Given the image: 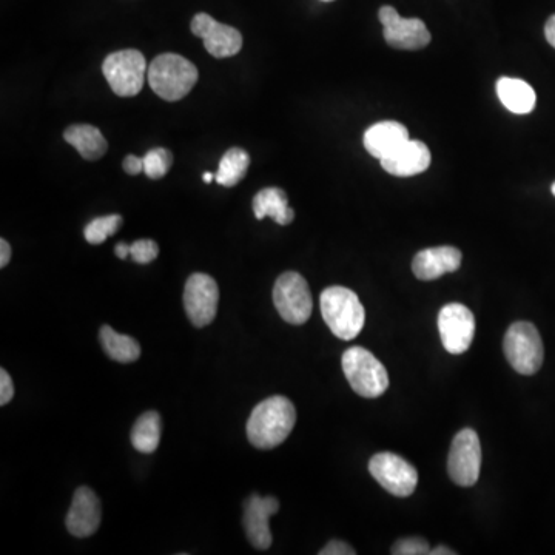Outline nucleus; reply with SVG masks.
<instances>
[{"label":"nucleus","instance_id":"nucleus-1","mask_svg":"<svg viewBox=\"0 0 555 555\" xmlns=\"http://www.w3.org/2000/svg\"><path fill=\"white\" fill-rule=\"evenodd\" d=\"M296 411L289 398L275 395L261 401L247 421V438L255 448L269 451L292 434Z\"/></svg>","mask_w":555,"mask_h":555},{"label":"nucleus","instance_id":"nucleus-2","mask_svg":"<svg viewBox=\"0 0 555 555\" xmlns=\"http://www.w3.org/2000/svg\"><path fill=\"white\" fill-rule=\"evenodd\" d=\"M321 313L335 337L350 341L360 335L366 321L363 304L354 290L347 287H327L320 298Z\"/></svg>","mask_w":555,"mask_h":555},{"label":"nucleus","instance_id":"nucleus-3","mask_svg":"<svg viewBox=\"0 0 555 555\" xmlns=\"http://www.w3.org/2000/svg\"><path fill=\"white\" fill-rule=\"evenodd\" d=\"M195 64L175 53L159 54L148 65V84L159 98L175 102L185 98L198 82Z\"/></svg>","mask_w":555,"mask_h":555},{"label":"nucleus","instance_id":"nucleus-4","mask_svg":"<svg viewBox=\"0 0 555 555\" xmlns=\"http://www.w3.org/2000/svg\"><path fill=\"white\" fill-rule=\"evenodd\" d=\"M343 370L350 387L364 398H378L389 387L386 367L364 347H350L343 355Z\"/></svg>","mask_w":555,"mask_h":555},{"label":"nucleus","instance_id":"nucleus-5","mask_svg":"<svg viewBox=\"0 0 555 555\" xmlns=\"http://www.w3.org/2000/svg\"><path fill=\"white\" fill-rule=\"evenodd\" d=\"M506 358L518 374L534 375L545 358L542 337L534 324L518 321L509 327L503 341Z\"/></svg>","mask_w":555,"mask_h":555},{"label":"nucleus","instance_id":"nucleus-6","mask_svg":"<svg viewBox=\"0 0 555 555\" xmlns=\"http://www.w3.org/2000/svg\"><path fill=\"white\" fill-rule=\"evenodd\" d=\"M102 73L115 95L132 98L144 87L148 67L141 51L121 50L105 58Z\"/></svg>","mask_w":555,"mask_h":555},{"label":"nucleus","instance_id":"nucleus-7","mask_svg":"<svg viewBox=\"0 0 555 555\" xmlns=\"http://www.w3.org/2000/svg\"><path fill=\"white\" fill-rule=\"evenodd\" d=\"M273 303L281 318L293 326H301L312 315V293L300 273L286 272L276 280Z\"/></svg>","mask_w":555,"mask_h":555},{"label":"nucleus","instance_id":"nucleus-8","mask_svg":"<svg viewBox=\"0 0 555 555\" xmlns=\"http://www.w3.org/2000/svg\"><path fill=\"white\" fill-rule=\"evenodd\" d=\"M369 472L389 494L395 497H409L417 488V469L409 461L392 452H380L370 458Z\"/></svg>","mask_w":555,"mask_h":555},{"label":"nucleus","instance_id":"nucleus-9","mask_svg":"<svg viewBox=\"0 0 555 555\" xmlns=\"http://www.w3.org/2000/svg\"><path fill=\"white\" fill-rule=\"evenodd\" d=\"M481 444L477 432L463 429L455 435L448 458V472L455 485L471 488L480 477Z\"/></svg>","mask_w":555,"mask_h":555},{"label":"nucleus","instance_id":"nucleus-10","mask_svg":"<svg viewBox=\"0 0 555 555\" xmlns=\"http://www.w3.org/2000/svg\"><path fill=\"white\" fill-rule=\"evenodd\" d=\"M380 22L387 45L397 50H421L431 44V33L421 19H404L394 7L381 8Z\"/></svg>","mask_w":555,"mask_h":555},{"label":"nucleus","instance_id":"nucleus-11","mask_svg":"<svg viewBox=\"0 0 555 555\" xmlns=\"http://www.w3.org/2000/svg\"><path fill=\"white\" fill-rule=\"evenodd\" d=\"M438 330L449 354H465L474 341V313L460 303L446 304L438 313Z\"/></svg>","mask_w":555,"mask_h":555},{"label":"nucleus","instance_id":"nucleus-12","mask_svg":"<svg viewBox=\"0 0 555 555\" xmlns=\"http://www.w3.org/2000/svg\"><path fill=\"white\" fill-rule=\"evenodd\" d=\"M219 289L212 276L193 273L184 289V307L187 317L196 327H206L218 312Z\"/></svg>","mask_w":555,"mask_h":555},{"label":"nucleus","instance_id":"nucleus-13","mask_svg":"<svg viewBox=\"0 0 555 555\" xmlns=\"http://www.w3.org/2000/svg\"><path fill=\"white\" fill-rule=\"evenodd\" d=\"M190 28L195 36L201 37L213 58H232L243 48V34L230 25L215 21L207 13L196 14Z\"/></svg>","mask_w":555,"mask_h":555},{"label":"nucleus","instance_id":"nucleus-14","mask_svg":"<svg viewBox=\"0 0 555 555\" xmlns=\"http://www.w3.org/2000/svg\"><path fill=\"white\" fill-rule=\"evenodd\" d=\"M280 511V502L275 497L252 494L244 503L243 525L247 539L253 548L266 551L272 546L269 520Z\"/></svg>","mask_w":555,"mask_h":555},{"label":"nucleus","instance_id":"nucleus-15","mask_svg":"<svg viewBox=\"0 0 555 555\" xmlns=\"http://www.w3.org/2000/svg\"><path fill=\"white\" fill-rule=\"evenodd\" d=\"M102 508L99 497L93 489L81 486L76 489L70 511L65 518L68 532L74 537L85 539L95 534L101 526Z\"/></svg>","mask_w":555,"mask_h":555},{"label":"nucleus","instance_id":"nucleus-16","mask_svg":"<svg viewBox=\"0 0 555 555\" xmlns=\"http://www.w3.org/2000/svg\"><path fill=\"white\" fill-rule=\"evenodd\" d=\"M431 165V152L428 145L417 139H409L392 155L381 159V167L392 176L409 178L426 172Z\"/></svg>","mask_w":555,"mask_h":555},{"label":"nucleus","instance_id":"nucleus-17","mask_svg":"<svg viewBox=\"0 0 555 555\" xmlns=\"http://www.w3.org/2000/svg\"><path fill=\"white\" fill-rule=\"evenodd\" d=\"M461 252L455 247L441 246L434 249H424L415 255L412 261V272L421 281H434L446 275L457 272L461 266Z\"/></svg>","mask_w":555,"mask_h":555},{"label":"nucleus","instance_id":"nucleus-18","mask_svg":"<svg viewBox=\"0 0 555 555\" xmlns=\"http://www.w3.org/2000/svg\"><path fill=\"white\" fill-rule=\"evenodd\" d=\"M409 132L400 122L384 121L367 128L364 133L363 144L367 152L377 159H384L392 155L395 150L409 141Z\"/></svg>","mask_w":555,"mask_h":555},{"label":"nucleus","instance_id":"nucleus-19","mask_svg":"<svg viewBox=\"0 0 555 555\" xmlns=\"http://www.w3.org/2000/svg\"><path fill=\"white\" fill-rule=\"evenodd\" d=\"M256 219L272 218L280 226H289L295 219V212L289 206L286 192L278 187H267L256 193L252 202Z\"/></svg>","mask_w":555,"mask_h":555},{"label":"nucleus","instance_id":"nucleus-20","mask_svg":"<svg viewBox=\"0 0 555 555\" xmlns=\"http://www.w3.org/2000/svg\"><path fill=\"white\" fill-rule=\"evenodd\" d=\"M64 138L87 161H98L108 150L107 139L95 125H70L65 130Z\"/></svg>","mask_w":555,"mask_h":555},{"label":"nucleus","instance_id":"nucleus-21","mask_svg":"<svg viewBox=\"0 0 555 555\" xmlns=\"http://www.w3.org/2000/svg\"><path fill=\"white\" fill-rule=\"evenodd\" d=\"M497 95L502 104L515 115H528L534 110L537 102L534 88L522 79H498Z\"/></svg>","mask_w":555,"mask_h":555},{"label":"nucleus","instance_id":"nucleus-22","mask_svg":"<svg viewBox=\"0 0 555 555\" xmlns=\"http://www.w3.org/2000/svg\"><path fill=\"white\" fill-rule=\"evenodd\" d=\"M99 338H101L105 354L111 360L118 361V363H133L141 357V346L138 341L128 335L116 332L110 326H102Z\"/></svg>","mask_w":555,"mask_h":555},{"label":"nucleus","instance_id":"nucleus-23","mask_svg":"<svg viewBox=\"0 0 555 555\" xmlns=\"http://www.w3.org/2000/svg\"><path fill=\"white\" fill-rule=\"evenodd\" d=\"M162 421L158 412L148 411L136 420L132 429V444L142 454H152L161 441Z\"/></svg>","mask_w":555,"mask_h":555},{"label":"nucleus","instance_id":"nucleus-24","mask_svg":"<svg viewBox=\"0 0 555 555\" xmlns=\"http://www.w3.org/2000/svg\"><path fill=\"white\" fill-rule=\"evenodd\" d=\"M250 156L243 148L233 147L224 153L219 162L215 181L222 187H235L246 178L249 170Z\"/></svg>","mask_w":555,"mask_h":555},{"label":"nucleus","instance_id":"nucleus-25","mask_svg":"<svg viewBox=\"0 0 555 555\" xmlns=\"http://www.w3.org/2000/svg\"><path fill=\"white\" fill-rule=\"evenodd\" d=\"M122 222H124V219L119 215L101 216V218L93 219L84 230L87 243L93 244V246L105 243L108 236L115 235L121 230Z\"/></svg>","mask_w":555,"mask_h":555},{"label":"nucleus","instance_id":"nucleus-26","mask_svg":"<svg viewBox=\"0 0 555 555\" xmlns=\"http://www.w3.org/2000/svg\"><path fill=\"white\" fill-rule=\"evenodd\" d=\"M173 155L167 148H153L144 156V173L150 179L164 178L172 169Z\"/></svg>","mask_w":555,"mask_h":555},{"label":"nucleus","instance_id":"nucleus-27","mask_svg":"<svg viewBox=\"0 0 555 555\" xmlns=\"http://www.w3.org/2000/svg\"><path fill=\"white\" fill-rule=\"evenodd\" d=\"M159 255L158 244L153 239H138L132 244L130 256L138 264H150Z\"/></svg>","mask_w":555,"mask_h":555},{"label":"nucleus","instance_id":"nucleus-28","mask_svg":"<svg viewBox=\"0 0 555 555\" xmlns=\"http://www.w3.org/2000/svg\"><path fill=\"white\" fill-rule=\"evenodd\" d=\"M391 552L394 555H424L431 554V548L423 537H409L398 540Z\"/></svg>","mask_w":555,"mask_h":555},{"label":"nucleus","instance_id":"nucleus-29","mask_svg":"<svg viewBox=\"0 0 555 555\" xmlns=\"http://www.w3.org/2000/svg\"><path fill=\"white\" fill-rule=\"evenodd\" d=\"M14 397V384L7 370L0 369V404L10 403Z\"/></svg>","mask_w":555,"mask_h":555},{"label":"nucleus","instance_id":"nucleus-30","mask_svg":"<svg viewBox=\"0 0 555 555\" xmlns=\"http://www.w3.org/2000/svg\"><path fill=\"white\" fill-rule=\"evenodd\" d=\"M355 551L352 546L347 545V543L341 542V540H332V542L327 543L323 549L320 551V555H355Z\"/></svg>","mask_w":555,"mask_h":555},{"label":"nucleus","instance_id":"nucleus-31","mask_svg":"<svg viewBox=\"0 0 555 555\" xmlns=\"http://www.w3.org/2000/svg\"><path fill=\"white\" fill-rule=\"evenodd\" d=\"M122 167H124L125 173H128V175H139V173L144 172V158L128 155L124 162H122Z\"/></svg>","mask_w":555,"mask_h":555},{"label":"nucleus","instance_id":"nucleus-32","mask_svg":"<svg viewBox=\"0 0 555 555\" xmlns=\"http://www.w3.org/2000/svg\"><path fill=\"white\" fill-rule=\"evenodd\" d=\"M11 259V246L8 244L7 239H0V267L8 266Z\"/></svg>","mask_w":555,"mask_h":555},{"label":"nucleus","instance_id":"nucleus-33","mask_svg":"<svg viewBox=\"0 0 555 555\" xmlns=\"http://www.w3.org/2000/svg\"><path fill=\"white\" fill-rule=\"evenodd\" d=\"M545 36L548 44L555 48V14L549 17L548 22H546Z\"/></svg>","mask_w":555,"mask_h":555},{"label":"nucleus","instance_id":"nucleus-34","mask_svg":"<svg viewBox=\"0 0 555 555\" xmlns=\"http://www.w3.org/2000/svg\"><path fill=\"white\" fill-rule=\"evenodd\" d=\"M130 249H132V246H130V244H125V243L116 244V247H115L116 256H118V258H121V259L128 258V256H130Z\"/></svg>","mask_w":555,"mask_h":555},{"label":"nucleus","instance_id":"nucleus-35","mask_svg":"<svg viewBox=\"0 0 555 555\" xmlns=\"http://www.w3.org/2000/svg\"><path fill=\"white\" fill-rule=\"evenodd\" d=\"M431 555H455V551L446 546H438V548L431 549Z\"/></svg>","mask_w":555,"mask_h":555},{"label":"nucleus","instance_id":"nucleus-36","mask_svg":"<svg viewBox=\"0 0 555 555\" xmlns=\"http://www.w3.org/2000/svg\"><path fill=\"white\" fill-rule=\"evenodd\" d=\"M213 179H215V175H213V173L206 172L204 173V175H202V181L207 182V184H210Z\"/></svg>","mask_w":555,"mask_h":555},{"label":"nucleus","instance_id":"nucleus-37","mask_svg":"<svg viewBox=\"0 0 555 555\" xmlns=\"http://www.w3.org/2000/svg\"><path fill=\"white\" fill-rule=\"evenodd\" d=\"M551 190H552V195L555 196V182L554 184H552Z\"/></svg>","mask_w":555,"mask_h":555},{"label":"nucleus","instance_id":"nucleus-38","mask_svg":"<svg viewBox=\"0 0 555 555\" xmlns=\"http://www.w3.org/2000/svg\"><path fill=\"white\" fill-rule=\"evenodd\" d=\"M321 2H332V0H321Z\"/></svg>","mask_w":555,"mask_h":555}]
</instances>
